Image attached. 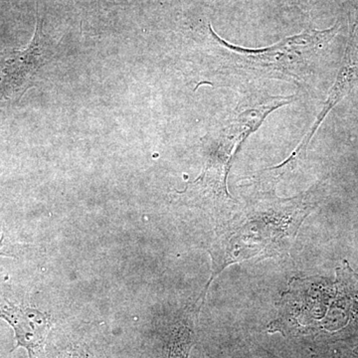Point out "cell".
<instances>
[{"mask_svg":"<svg viewBox=\"0 0 358 358\" xmlns=\"http://www.w3.org/2000/svg\"><path fill=\"white\" fill-rule=\"evenodd\" d=\"M358 80V15L355 25H353L352 34H350V41H348V48H346L343 64L341 66L336 82H334L333 88L329 92L324 108L320 110L317 120L313 122L312 128L308 131V134L303 136L300 145L294 150L291 155L292 159L300 162L303 159L307 152L308 145L310 141L317 133L320 124L326 119L327 115L329 114L331 110L352 90L353 85Z\"/></svg>","mask_w":358,"mask_h":358,"instance_id":"cell-5","label":"cell"},{"mask_svg":"<svg viewBox=\"0 0 358 358\" xmlns=\"http://www.w3.org/2000/svg\"><path fill=\"white\" fill-rule=\"evenodd\" d=\"M294 99L293 96H271L265 100L252 99L240 105L222 122V126L215 134L212 145V164L221 167L226 176L232 157L237 154L250 134L255 133L271 113L291 103Z\"/></svg>","mask_w":358,"mask_h":358,"instance_id":"cell-2","label":"cell"},{"mask_svg":"<svg viewBox=\"0 0 358 358\" xmlns=\"http://www.w3.org/2000/svg\"><path fill=\"white\" fill-rule=\"evenodd\" d=\"M4 248H6V247H4V235H2L1 239H0V256H10L8 255V253H6Z\"/></svg>","mask_w":358,"mask_h":358,"instance_id":"cell-8","label":"cell"},{"mask_svg":"<svg viewBox=\"0 0 358 358\" xmlns=\"http://www.w3.org/2000/svg\"><path fill=\"white\" fill-rule=\"evenodd\" d=\"M338 28V26H334L322 31L310 30L262 49H246L228 43L213 31L211 26L210 33L220 49L218 54L223 70L303 82L310 66L334 38Z\"/></svg>","mask_w":358,"mask_h":358,"instance_id":"cell-1","label":"cell"},{"mask_svg":"<svg viewBox=\"0 0 358 358\" xmlns=\"http://www.w3.org/2000/svg\"><path fill=\"white\" fill-rule=\"evenodd\" d=\"M65 358H90L88 357V355H86V353L80 352L76 350V352H72L68 353L67 355H66Z\"/></svg>","mask_w":358,"mask_h":358,"instance_id":"cell-7","label":"cell"},{"mask_svg":"<svg viewBox=\"0 0 358 358\" xmlns=\"http://www.w3.org/2000/svg\"><path fill=\"white\" fill-rule=\"evenodd\" d=\"M0 317L6 320L15 333L16 345L22 346L29 358L41 352L47 334L51 329V320L47 313L25 305H13L9 301H0Z\"/></svg>","mask_w":358,"mask_h":358,"instance_id":"cell-4","label":"cell"},{"mask_svg":"<svg viewBox=\"0 0 358 358\" xmlns=\"http://www.w3.org/2000/svg\"><path fill=\"white\" fill-rule=\"evenodd\" d=\"M52 56L50 42L42 30V21L37 17L34 36L25 50L0 52V103L20 100Z\"/></svg>","mask_w":358,"mask_h":358,"instance_id":"cell-3","label":"cell"},{"mask_svg":"<svg viewBox=\"0 0 358 358\" xmlns=\"http://www.w3.org/2000/svg\"><path fill=\"white\" fill-rule=\"evenodd\" d=\"M192 348V329L186 326L179 327L169 341L166 358H188Z\"/></svg>","mask_w":358,"mask_h":358,"instance_id":"cell-6","label":"cell"}]
</instances>
